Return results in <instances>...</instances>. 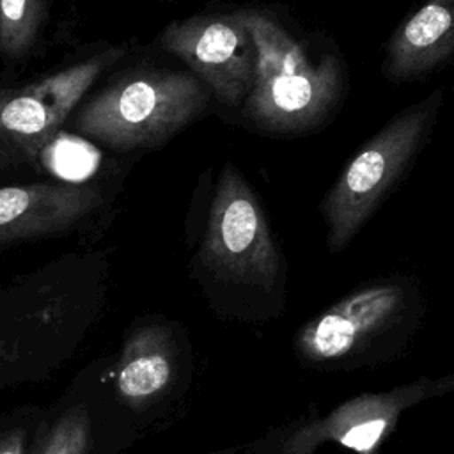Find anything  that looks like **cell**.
<instances>
[{
    "instance_id": "cell-1",
    "label": "cell",
    "mask_w": 454,
    "mask_h": 454,
    "mask_svg": "<svg viewBox=\"0 0 454 454\" xmlns=\"http://www.w3.org/2000/svg\"><path fill=\"white\" fill-rule=\"evenodd\" d=\"M243 14L257 50L254 85L241 105L245 117L273 133L316 128L340 94L339 62L333 55L312 62L275 18L257 9Z\"/></svg>"
},
{
    "instance_id": "cell-2",
    "label": "cell",
    "mask_w": 454,
    "mask_h": 454,
    "mask_svg": "<svg viewBox=\"0 0 454 454\" xmlns=\"http://www.w3.org/2000/svg\"><path fill=\"white\" fill-rule=\"evenodd\" d=\"M209 98V89L192 73H138L87 101L74 126L115 149L154 147L200 115Z\"/></svg>"
},
{
    "instance_id": "cell-3",
    "label": "cell",
    "mask_w": 454,
    "mask_h": 454,
    "mask_svg": "<svg viewBox=\"0 0 454 454\" xmlns=\"http://www.w3.org/2000/svg\"><path fill=\"white\" fill-rule=\"evenodd\" d=\"M443 94L434 90L394 115L346 165L321 204L328 248L342 250L401 177L434 124Z\"/></svg>"
},
{
    "instance_id": "cell-4",
    "label": "cell",
    "mask_w": 454,
    "mask_h": 454,
    "mask_svg": "<svg viewBox=\"0 0 454 454\" xmlns=\"http://www.w3.org/2000/svg\"><path fill=\"white\" fill-rule=\"evenodd\" d=\"M200 257L229 280L271 284L280 254L262 206L243 174L225 165L211 200Z\"/></svg>"
},
{
    "instance_id": "cell-5",
    "label": "cell",
    "mask_w": 454,
    "mask_h": 454,
    "mask_svg": "<svg viewBox=\"0 0 454 454\" xmlns=\"http://www.w3.org/2000/svg\"><path fill=\"white\" fill-rule=\"evenodd\" d=\"M160 44L225 106H239L248 98L257 50L243 11L176 20L160 32Z\"/></svg>"
},
{
    "instance_id": "cell-6",
    "label": "cell",
    "mask_w": 454,
    "mask_h": 454,
    "mask_svg": "<svg viewBox=\"0 0 454 454\" xmlns=\"http://www.w3.org/2000/svg\"><path fill=\"white\" fill-rule=\"evenodd\" d=\"M122 53V48H110L23 89L2 90L0 135L27 156L35 158L55 138L99 73Z\"/></svg>"
},
{
    "instance_id": "cell-7",
    "label": "cell",
    "mask_w": 454,
    "mask_h": 454,
    "mask_svg": "<svg viewBox=\"0 0 454 454\" xmlns=\"http://www.w3.org/2000/svg\"><path fill=\"white\" fill-rule=\"evenodd\" d=\"M101 193L76 184H18L0 188V245L67 231L101 206Z\"/></svg>"
},
{
    "instance_id": "cell-8",
    "label": "cell",
    "mask_w": 454,
    "mask_h": 454,
    "mask_svg": "<svg viewBox=\"0 0 454 454\" xmlns=\"http://www.w3.org/2000/svg\"><path fill=\"white\" fill-rule=\"evenodd\" d=\"M403 300L404 293L395 284L360 289L309 323L301 332L300 346L314 360L348 355L362 339L395 316Z\"/></svg>"
},
{
    "instance_id": "cell-9",
    "label": "cell",
    "mask_w": 454,
    "mask_h": 454,
    "mask_svg": "<svg viewBox=\"0 0 454 454\" xmlns=\"http://www.w3.org/2000/svg\"><path fill=\"white\" fill-rule=\"evenodd\" d=\"M454 59V0H424L392 34L383 73L392 82L424 76Z\"/></svg>"
},
{
    "instance_id": "cell-10",
    "label": "cell",
    "mask_w": 454,
    "mask_h": 454,
    "mask_svg": "<svg viewBox=\"0 0 454 454\" xmlns=\"http://www.w3.org/2000/svg\"><path fill=\"white\" fill-rule=\"evenodd\" d=\"M420 395L419 387H410L392 394L362 395L348 401L326 419L298 431L291 438L287 452L307 454L319 442L333 440L360 454H371L394 426L399 411Z\"/></svg>"
},
{
    "instance_id": "cell-11",
    "label": "cell",
    "mask_w": 454,
    "mask_h": 454,
    "mask_svg": "<svg viewBox=\"0 0 454 454\" xmlns=\"http://www.w3.org/2000/svg\"><path fill=\"white\" fill-rule=\"evenodd\" d=\"M172 362L163 330L145 326L137 330L124 344L115 383L124 401L140 404L160 394L170 381Z\"/></svg>"
},
{
    "instance_id": "cell-12",
    "label": "cell",
    "mask_w": 454,
    "mask_h": 454,
    "mask_svg": "<svg viewBox=\"0 0 454 454\" xmlns=\"http://www.w3.org/2000/svg\"><path fill=\"white\" fill-rule=\"evenodd\" d=\"M43 0H0V53L23 55L34 43Z\"/></svg>"
},
{
    "instance_id": "cell-13",
    "label": "cell",
    "mask_w": 454,
    "mask_h": 454,
    "mask_svg": "<svg viewBox=\"0 0 454 454\" xmlns=\"http://www.w3.org/2000/svg\"><path fill=\"white\" fill-rule=\"evenodd\" d=\"M90 420L82 406L62 413L43 438L35 454H89Z\"/></svg>"
},
{
    "instance_id": "cell-14",
    "label": "cell",
    "mask_w": 454,
    "mask_h": 454,
    "mask_svg": "<svg viewBox=\"0 0 454 454\" xmlns=\"http://www.w3.org/2000/svg\"><path fill=\"white\" fill-rule=\"evenodd\" d=\"M0 454H25V433L23 429L9 431L0 438Z\"/></svg>"
},
{
    "instance_id": "cell-15",
    "label": "cell",
    "mask_w": 454,
    "mask_h": 454,
    "mask_svg": "<svg viewBox=\"0 0 454 454\" xmlns=\"http://www.w3.org/2000/svg\"><path fill=\"white\" fill-rule=\"evenodd\" d=\"M16 163V156L9 151H5L4 147H0V168H5V167H11Z\"/></svg>"
},
{
    "instance_id": "cell-16",
    "label": "cell",
    "mask_w": 454,
    "mask_h": 454,
    "mask_svg": "<svg viewBox=\"0 0 454 454\" xmlns=\"http://www.w3.org/2000/svg\"><path fill=\"white\" fill-rule=\"evenodd\" d=\"M4 355H5V349H4V346H2V344H0V360H2V358H4Z\"/></svg>"
}]
</instances>
